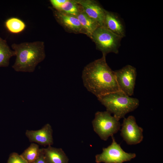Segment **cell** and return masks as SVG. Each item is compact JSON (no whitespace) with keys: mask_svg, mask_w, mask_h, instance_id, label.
<instances>
[{"mask_svg":"<svg viewBox=\"0 0 163 163\" xmlns=\"http://www.w3.org/2000/svg\"><path fill=\"white\" fill-rule=\"evenodd\" d=\"M106 56L90 63L84 68L82 77L85 87L97 98L120 91L114 71L108 66Z\"/></svg>","mask_w":163,"mask_h":163,"instance_id":"cell-1","label":"cell"},{"mask_svg":"<svg viewBox=\"0 0 163 163\" xmlns=\"http://www.w3.org/2000/svg\"><path fill=\"white\" fill-rule=\"evenodd\" d=\"M11 46L16 56L12 67L16 72H34L46 56L44 42L42 41L14 43Z\"/></svg>","mask_w":163,"mask_h":163,"instance_id":"cell-2","label":"cell"},{"mask_svg":"<svg viewBox=\"0 0 163 163\" xmlns=\"http://www.w3.org/2000/svg\"><path fill=\"white\" fill-rule=\"evenodd\" d=\"M106 108V111L118 120L124 118L128 113L136 109L139 105V100L130 97L121 91L109 93L97 98Z\"/></svg>","mask_w":163,"mask_h":163,"instance_id":"cell-3","label":"cell"},{"mask_svg":"<svg viewBox=\"0 0 163 163\" xmlns=\"http://www.w3.org/2000/svg\"><path fill=\"white\" fill-rule=\"evenodd\" d=\"M91 39L95 43L97 49L106 56L109 53H118L122 38L104 27L99 26L93 32Z\"/></svg>","mask_w":163,"mask_h":163,"instance_id":"cell-4","label":"cell"},{"mask_svg":"<svg viewBox=\"0 0 163 163\" xmlns=\"http://www.w3.org/2000/svg\"><path fill=\"white\" fill-rule=\"evenodd\" d=\"M92 124L94 131L104 141L117 133L120 127L119 121L107 111L96 112Z\"/></svg>","mask_w":163,"mask_h":163,"instance_id":"cell-5","label":"cell"},{"mask_svg":"<svg viewBox=\"0 0 163 163\" xmlns=\"http://www.w3.org/2000/svg\"><path fill=\"white\" fill-rule=\"evenodd\" d=\"M111 137L112 140L111 144L107 148H103L101 154L96 155L97 163H123L136 157V154L125 152L116 142L113 136Z\"/></svg>","mask_w":163,"mask_h":163,"instance_id":"cell-6","label":"cell"},{"mask_svg":"<svg viewBox=\"0 0 163 163\" xmlns=\"http://www.w3.org/2000/svg\"><path fill=\"white\" fill-rule=\"evenodd\" d=\"M114 72L120 91L129 96L133 95L137 76L136 68L127 65Z\"/></svg>","mask_w":163,"mask_h":163,"instance_id":"cell-7","label":"cell"},{"mask_svg":"<svg viewBox=\"0 0 163 163\" xmlns=\"http://www.w3.org/2000/svg\"><path fill=\"white\" fill-rule=\"evenodd\" d=\"M121 126L120 135L127 144L136 145L142 141L143 129L137 124L133 116L124 118Z\"/></svg>","mask_w":163,"mask_h":163,"instance_id":"cell-8","label":"cell"},{"mask_svg":"<svg viewBox=\"0 0 163 163\" xmlns=\"http://www.w3.org/2000/svg\"><path fill=\"white\" fill-rule=\"evenodd\" d=\"M83 11L96 22L100 26L104 23L106 10L96 1L92 0H76Z\"/></svg>","mask_w":163,"mask_h":163,"instance_id":"cell-9","label":"cell"},{"mask_svg":"<svg viewBox=\"0 0 163 163\" xmlns=\"http://www.w3.org/2000/svg\"><path fill=\"white\" fill-rule=\"evenodd\" d=\"M53 132L51 126L49 123H47L39 130H27L25 135L31 142L46 146L53 144Z\"/></svg>","mask_w":163,"mask_h":163,"instance_id":"cell-10","label":"cell"},{"mask_svg":"<svg viewBox=\"0 0 163 163\" xmlns=\"http://www.w3.org/2000/svg\"><path fill=\"white\" fill-rule=\"evenodd\" d=\"M53 11L57 21L65 30L70 33L85 34V31L76 16L55 10Z\"/></svg>","mask_w":163,"mask_h":163,"instance_id":"cell-11","label":"cell"},{"mask_svg":"<svg viewBox=\"0 0 163 163\" xmlns=\"http://www.w3.org/2000/svg\"><path fill=\"white\" fill-rule=\"evenodd\" d=\"M103 26L122 38L125 36V29L123 22L115 13L106 10Z\"/></svg>","mask_w":163,"mask_h":163,"instance_id":"cell-12","label":"cell"},{"mask_svg":"<svg viewBox=\"0 0 163 163\" xmlns=\"http://www.w3.org/2000/svg\"><path fill=\"white\" fill-rule=\"evenodd\" d=\"M43 149L48 163H68L69 158L62 149L50 145Z\"/></svg>","mask_w":163,"mask_h":163,"instance_id":"cell-13","label":"cell"},{"mask_svg":"<svg viewBox=\"0 0 163 163\" xmlns=\"http://www.w3.org/2000/svg\"><path fill=\"white\" fill-rule=\"evenodd\" d=\"M76 17L85 31V34L91 38L93 32L100 26L83 11L82 8Z\"/></svg>","mask_w":163,"mask_h":163,"instance_id":"cell-14","label":"cell"},{"mask_svg":"<svg viewBox=\"0 0 163 163\" xmlns=\"http://www.w3.org/2000/svg\"><path fill=\"white\" fill-rule=\"evenodd\" d=\"M15 56L14 51L10 49L6 41L0 37V67H8L10 59Z\"/></svg>","mask_w":163,"mask_h":163,"instance_id":"cell-15","label":"cell"},{"mask_svg":"<svg viewBox=\"0 0 163 163\" xmlns=\"http://www.w3.org/2000/svg\"><path fill=\"white\" fill-rule=\"evenodd\" d=\"M5 26L9 32L13 34L20 33L24 30L26 27V24L23 21L15 17L10 18L6 20Z\"/></svg>","mask_w":163,"mask_h":163,"instance_id":"cell-16","label":"cell"},{"mask_svg":"<svg viewBox=\"0 0 163 163\" xmlns=\"http://www.w3.org/2000/svg\"><path fill=\"white\" fill-rule=\"evenodd\" d=\"M41 150L38 144L32 142L20 155L28 163H32L39 157Z\"/></svg>","mask_w":163,"mask_h":163,"instance_id":"cell-17","label":"cell"},{"mask_svg":"<svg viewBox=\"0 0 163 163\" xmlns=\"http://www.w3.org/2000/svg\"><path fill=\"white\" fill-rule=\"evenodd\" d=\"M81 8L76 0H66L57 11L76 16Z\"/></svg>","mask_w":163,"mask_h":163,"instance_id":"cell-18","label":"cell"},{"mask_svg":"<svg viewBox=\"0 0 163 163\" xmlns=\"http://www.w3.org/2000/svg\"><path fill=\"white\" fill-rule=\"evenodd\" d=\"M7 163H28L20 155L13 152L9 155Z\"/></svg>","mask_w":163,"mask_h":163,"instance_id":"cell-19","label":"cell"},{"mask_svg":"<svg viewBox=\"0 0 163 163\" xmlns=\"http://www.w3.org/2000/svg\"><path fill=\"white\" fill-rule=\"evenodd\" d=\"M38 158L32 163H48L44 156L43 148Z\"/></svg>","mask_w":163,"mask_h":163,"instance_id":"cell-20","label":"cell"}]
</instances>
